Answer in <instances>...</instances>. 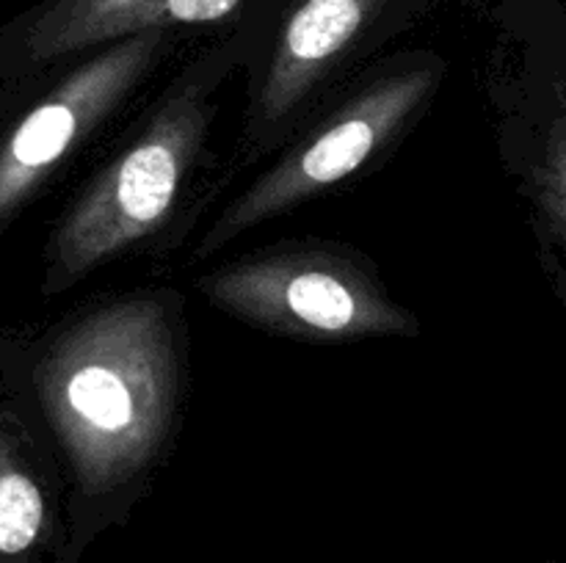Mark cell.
I'll list each match as a JSON object with an SVG mask.
<instances>
[{"label":"cell","mask_w":566,"mask_h":563,"mask_svg":"<svg viewBox=\"0 0 566 563\" xmlns=\"http://www.w3.org/2000/svg\"><path fill=\"white\" fill-rule=\"evenodd\" d=\"M42 397L86 495L130 480L158 450L175 401L164 309L147 298L99 309L39 368Z\"/></svg>","instance_id":"cell-1"},{"label":"cell","mask_w":566,"mask_h":563,"mask_svg":"<svg viewBox=\"0 0 566 563\" xmlns=\"http://www.w3.org/2000/svg\"><path fill=\"white\" fill-rule=\"evenodd\" d=\"M199 290L227 312L313 340L415 334V320L365 270L326 252H287L205 276Z\"/></svg>","instance_id":"cell-2"},{"label":"cell","mask_w":566,"mask_h":563,"mask_svg":"<svg viewBox=\"0 0 566 563\" xmlns=\"http://www.w3.org/2000/svg\"><path fill=\"white\" fill-rule=\"evenodd\" d=\"M202 132V108L177 99L99 174L55 241V263L66 279L105 263L166 219Z\"/></svg>","instance_id":"cell-3"},{"label":"cell","mask_w":566,"mask_h":563,"mask_svg":"<svg viewBox=\"0 0 566 563\" xmlns=\"http://www.w3.org/2000/svg\"><path fill=\"white\" fill-rule=\"evenodd\" d=\"M434 83V70H412L365 88L343 105L321 130L298 144L265 177H260L205 235L199 254L230 243L249 226L315 196L357 171L420 105Z\"/></svg>","instance_id":"cell-4"},{"label":"cell","mask_w":566,"mask_h":563,"mask_svg":"<svg viewBox=\"0 0 566 563\" xmlns=\"http://www.w3.org/2000/svg\"><path fill=\"white\" fill-rule=\"evenodd\" d=\"M160 47V31L127 36L66 77L17 125L0 149V215L25 193L125 97Z\"/></svg>","instance_id":"cell-5"},{"label":"cell","mask_w":566,"mask_h":563,"mask_svg":"<svg viewBox=\"0 0 566 563\" xmlns=\"http://www.w3.org/2000/svg\"><path fill=\"white\" fill-rule=\"evenodd\" d=\"M381 6L385 0H302L291 11L260 94L265 125H274L296 108Z\"/></svg>","instance_id":"cell-6"},{"label":"cell","mask_w":566,"mask_h":563,"mask_svg":"<svg viewBox=\"0 0 566 563\" xmlns=\"http://www.w3.org/2000/svg\"><path fill=\"white\" fill-rule=\"evenodd\" d=\"M241 0H138L127 9L114 11L99 20L83 22L59 36L39 44V53H66L83 44L103 42V39L136 36L144 31H160L166 25H197V22H216L230 14Z\"/></svg>","instance_id":"cell-7"},{"label":"cell","mask_w":566,"mask_h":563,"mask_svg":"<svg viewBox=\"0 0 566 563\" xmlns=\"http://www.w3.org/2000/svg\"><path fill=\"white\" fill-rule=\"evenodd\" d=\"M48 528V506L33 484L0 442V555L17 557L39 544Z\"/></svg>","instance_id":"cell-8"},{"label":"cell","mask_w":566,"mask_h":563,"mask_svg":"<svg viewBox=\"0 0 566 563\" xmlns=\"http://www.w3.org/2000/svg\"><path fill=\"white\" fill-rule=\"evenodd\" d=\"M539 193L558 235L566 243V94L547 132L545 152H542Z\"/></svg>","instance_id":"cell-9"},{"label":"cell","mask_w":566,"mask_h":563,"mask_svg":"<svg viewBox=\"0 0 566 563\" xmlns=\"http://www.w3.org/2000/svg\"><path fill=\"white\" fill-rule=\"evenodd\" d=\"M133 3H138V0H64V6L55 9L53 14L44 20V25L39 28L36 44L48 42V39L70 31V28L83 25V22L99 20V17H108L114 14V11L127 9V6Z\"/></svg>","instance_id":"cell-10"}]
</instances>
